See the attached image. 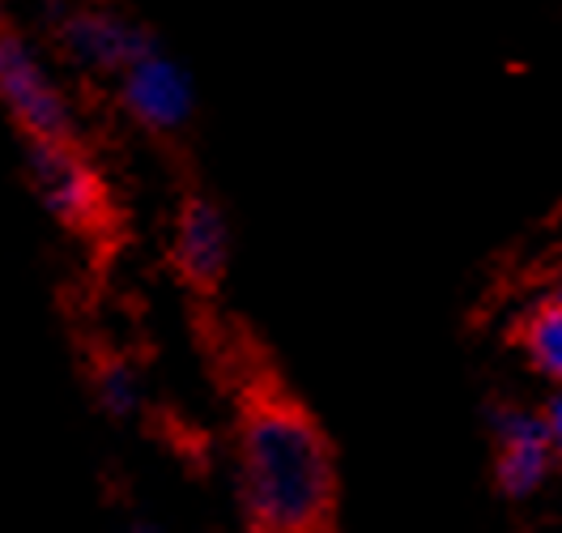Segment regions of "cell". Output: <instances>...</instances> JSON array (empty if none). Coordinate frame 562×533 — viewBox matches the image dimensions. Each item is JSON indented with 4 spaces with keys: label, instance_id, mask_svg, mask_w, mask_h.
Segmentation results:
<instances>
[{
    "label": "cell",
    "instance_id": "obj_5",
    "mask_svg": "<svg viewBox=\"0 0 562 533\" xmlns=\"http://www.w3.org/2000/svg\"><path fill=\"white\" fill-rule=\"evenodd\" d=\"M115 99L124 107V115L154 137H171L179 129H188L192 107H196L188 73L154 47L115 77Z\"/></svg>",
    "mask_w": 562,
    "mask_h": 533
},
{
    "label": "cell",
    "instance_id": "obj_12",
    "mask_svg": "<svg viewBox=\"0 0 562 533\" xmlns=\"http://www.w3.org/2000/svg\"><path fill=\"white\" fill-rule=\"evenodd\" d=\"M0 26H4V13H0Z\"/></svg>",
    "mask_w": 562,
    "mask_h": 533
},
{
    "label": "cell",
    "instance_id": "obj_4",
    "mask_svg": "<svg viewBox=\"0 0 562 533\" xmlns=\"http://www.w3.org/2000/svg\"><path fill=\"white\" fill-rule=\"evenodd\" d=\"M167 265H171L176 282L196 303L217 299V290L231 274V222H226V213H222V206L213 201L210 192L188 188L179 197Z\"/></svg>",
    "mask_w": 562,
    "mask_h": 533
},
{
    "label": "cell",
    "instance_id": "obj_7",
    "mask_svg": "<svg viewBox=\"0 0 562 533\" xmlns=\"http://www.w3.org/2000/svg\"><path fill=\"white\" fill-rule=\"evenodd\" d=\"M60 38H65V52L72 56V65L111 73V77H120L133 60H140L154 47L149 35H140L137 26L120 22L106 9H77V13H69L60 22Z\"/></svg>",
    "mask_w": 562,
    "mask_h": 533
},
{
    "label": "cell",
    "instance_id": "obj_3",
    "mask_svg": "<svg viewBox=\"0 0 562 533\" xmlns=\"http://www.w3.org/2000/svg\"><path fill=\"white\" fill-rule=\"evenodd\" d=\"M0 111L22 142H77V115L22 31L0 26Z\"/></svg>",
    "mask_w": 562,
    "mask_h": 533
},
{
    "label": "cell",
    "instance_id": "obj_11",
    "mask_svg": "<svg viewBox=\"0 0 562 533\" xmlns=\"http://www.w3.org/2000/svg\"><path fill=\"white\" fill-rule=\"evenodd\" d=\"M124 533H167V525H162V521H154V517H128Z\"/></svg>",
    "mask_w": 562,
    "mask_h": 533
},
{
    "label": "cell",
    "instance_id": "obj_9",
    "mask_svg": "<svg viewBox=\"0 0 562 533\" xmlns=\"http://www.w3.org/2000/svg\"><path fill=\"white\" fill-rule=\"evenodd\" d=\"M516 346L528 358L537 376H546L554 389H562V290L546 295L528 308L516 324Z\"/></svg>",
    "mask_w": 562,
    "mask_h": 533
},
{
    "label": "cell",
    "instance_id": "obj_6",
    "mask_svg": "<svg viewBox=\"0 0 562 533\" xmlns=\"http://www.w3.org/2000/svg\"><path fill=\"white\" fill-rule=\"evenodd\" d=\"M491 431H494V487L507 499H528L532 491H541V482L559 465L546 410L498 406L491 414Z\"/></svg>",
    "mask_w": 562,
    "mask_h": 533
},
{
    "label": "cell",
    "instance_id": "obj_8",
    "mask_svg": "<svg viewBox=\"0 0 562 533\" xmlns=\"http://www.w3.org/2000/svg\"><path fill=\"white\" fill-rule=\"evenodd\" d=\"M90 397L99 406V414L111 423H133L145 410V380L140 367L120 351H99L90 358Z\"/></svg>",
    "mask_w": 562,
    "mask_h": 533
},
{
    "label": "cell",
    "instance_id": "obj_2",
    "mask_svg": "<svg viewBox=\"0 0 562 533\" xmlns=\"http://www.w3.org/2000/svg\"><path fill=\"white\" fill-rule=\"evenodd\" d=\"M26 179L43 213L72 240L106 248L120 235V206L111 197L103 167L77 142H22Z\"/></svg>",
    "mask_w": 562,
    "mask_h": 533
},
{
    "label": "cell",
    "instance_id": "obj_1",
    "mask_svg": "<svg viewBox=\"0 0 562 533\" xmlns=\"http://www.w3.org/2000/svg\"><path fill=\"white\" fill-rule=\"evenodd\" d=\"M244 533H341V469L316 410L239 329L222 337Z\"/></svg>",
    "mask_w": 562,
    "mask_h": 533
},
{
    "label": "cell",
    "instance_id": "obj_10",
    "mask_svg": "<svg viewBox=\"0 0 562 533\" xmlns=\"http://www.w3.org/2000/svg\"><path fill=\"white\" fill-rule=\"evenodd\" d=\"M546 423H550V440H554V457L562 465V389L550 397V406H546Z\"/></svg>",
    "mask_w": 562,
    "mask_h": 533
}]
</instances>
